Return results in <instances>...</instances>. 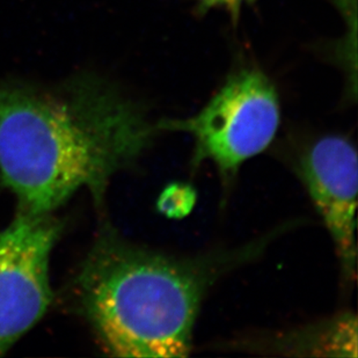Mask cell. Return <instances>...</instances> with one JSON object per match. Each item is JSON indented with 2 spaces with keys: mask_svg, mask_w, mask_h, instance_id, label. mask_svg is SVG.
I'll return each instance as SVG.
<instances>
[{
  "mask_svg": "<svg viewBox=\"0 0 358 358\" xmlns=\"http://www.w3.org/2000/svg\"><path fill=\"white\" fill-rule=\"evenodd\" d=\"M280 122L278 91L257 69L234 72L196 115L157 122L158 131L193 137L192 164L210 162L224 182H230L243 162L264 152Z\"/></svg>",
  "mask_w": 358,
  "mask_h": 358,
  "instance_id": "3",
  "label": "cell"
},
{
  "mask_svg": "<svg viewBox=\"0 0 358 358\" xmlns=\"http://www.w3.org/2000/svg\"><path fill=\"white\" fill-rule=\"evenodd\" d=\"M159 134L138 102L94 72L52 85L0 79V179L17 210L54 213L79 190L102 208L113 178Z\"/></svg>",
  "mask_w": 358,
  "mask_h": 358,
  "instance_id": "1",
  "label": "cell"
},
{
  "mask_svg": "<svg viewBox=\"0 0 358 358\" xmlns=\"http://www.w3.org/2000/svg\"><path fill=\"white\" fill-rule=\"evenodd\" d=\"M199 8L202 10H213V8H227L236 15L239 12L240 7L245 3H252L255 0H197Z\"/></svg>",
  "mask_w": 358,
  "mask_h": 358,
  "instance_id": "8",
  "label": "cell"
},
{
  "mask_svg": "<svg viewBox=\"0 0 358 358\" xmlns=\"http://www.w3.org/2000/svg\"><path fill=\"white\" fill-rule=\"evenodd\" d=\"M261 348L287 355L357 357V319L350 312L268 340Z\"/></svg>",
  "mask_w": 358,
  "mask_h": 358,
  "instance_id": "6",
  "label": "cell"
},
{
  "mask_svg": "<svg viewBox=\"0 0 358 358\" xmlns=\"http://www.w3.org/2000/svg\"><path fill=\"white\" fill-rule=\"evenodd\" d=\"M61 232L54 213L24 210L0 230V356L50 306L49 264Z\"/></svg>",
  "mask_w": 358,
  "mask_h": 358,
  "instance_id": "4",
  "label": "cell"
},
{
  "mask_svg": "<svg viewBox=\"0 0 358 358\" xmlns=\"http://www.w3.org/2000/svg\"><path fill=\"white\" fill-rule=\"evenodd\" d=\"M195 202L193 190L185 186H171L162 194L159 209L171 217L185 216Z\"/></svg>",
  "mask_w": 358,
  "mask_h": 358,
  "instance_id": "7",
  "label": "cell"
},
{
  "mask_svg": "<svg viewBox=\"0 0 358 358\" xmlns=\"http://www.w3.org/2000/svg\"><path fill=\"white\" fill-rule=\"evenodd\" d=\"M264 246L176 257L136 245L105 223L73 280L76 305L108 355L186 357L210 287Z\"/></svg>",
  "mask_w": 358,
  "mask_h": 358,
  "instance_id": "2",
  "label": "cell"
},
{
  "mask_svg": "<svg viewBox=\"0 0 358 358\" xmlns=\"http://www.w3.org/2000/svg\"><path fill=\"white\" fill-rule=\"evenodd\" d=\"M298 173L324 222L338 255L342 278H356L357 151L347 137L329 135L305 150Z\"/></svg>",
  "mask_w": 358,
  "mask_h": 358,
  "instance_id": "5",
  "label": "cell"
}]
</instances>
